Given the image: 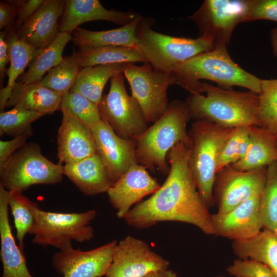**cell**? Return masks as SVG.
Returning <instances> with one entry per match:
<instances>
[{"label":"cell","mask_w":277,"mask_h":277,"mask_svg":"<svg viewBox=\"0 0 277 277\" xmlns=\"http://www.w3.org/2000/svg\"><path fill=\"white\" fill-rule=\"evenodd\" d=\"M29 199L22 192H10L8 204L14 219L18 246L23 252L24 238L29 234L34 222V217L28 204Z\"/></svg>","instance_id":"obj_35"},{"label":"cell","mask_w":277,"mask_h":277,"mask_svg":"<svg viewBox=\"0 0 277 277\" xmlns=\"http://www.w3.org/2000/svg\"><path fill=\"white\" fill-rule=\"evenodd\" d=\"M71 39L72 34L60 32L30 62L27 71L19 77L20 82L24 84L39 82L46 73L62 61L64 49Z\"/></svg>","instance_id":"obj_30"},{"label":"cell","mask_w":277,"mask_h":277,"mask_svg":"<svg viewBox=\"0 0 277 277\" xmlns=\"http://www.w3.org/2000/svg\"><path fill=\"white\" fill-rule=\"evenodd\" d=\"M274 232H276L277 233V223L276 224V226H275V229L274 230Z\"/></svg>","instance_id":"obj_46"},{"label":"cell","mask_w":277,"mask_h":277,"mask_svg":"<svg viewBox=\"0 0 277 277\" xmlns=\"http://www.w3.org/2000/svg\"><path fill=\"white\" fill-rule=\"evenodd\" d=\"M34 224L29 234L33 236L32 243L63 250L72 246V241L83 243L94 237V229L90 225L96 212L91 209L80 213L46 211L29 200Z\"/></svg>","instance_id":"obj_7"},{"label":"cell","mask_w":277,"mask_h":277,"mask_svg":"<svg viewBox=\"0 0 277 277\" xmlns=\"http://www.w3.org/2000/svg\"><path fill=\"white\" fill-rule=\"evenodd\" d=\"M153 18L142 16L135 31L138 50L153 69L171 73L180 64L215 47L211 39L199 36L196 38L180 37L157 32L152 29Z\"/></svg>","instance_id":"obj_5"},{"label":"cell","mask_w":277,"mask_h":277,"mask_svg":"<svg viewBox=\"0 0 277 277\" xmlns=\"http://www.w3.org/2000/svg\"><path fill=\"white\" fill-rule=\"evenodd\" d=\"M63 165L42 153L35 143H26L0 167V185L10 192H22L36 184H55L63 179Z\"/></svg>","instance_id":"obj_8"},{"label":"cell","mask_w":277,"mask_h":277,"mask_svg":"<svg viewBox=\"0 0 277 277\" xmlns=\"http://www.w3.org/2000/svg\"><path fill=\"white\" fill-rule=\"evenodd\" d=\"M82 68L77 51L74 49L71 55L64 56L38 83L63 96L70 91Z\"/></svg>","instance_id":"obj_31"},{"label":"cell","mask_w":277,"mask_h":277,"mask_svg":"<svg viewBox=\"0 0 277 277\" xmlns=\"http://www.w3.org/2000/svg\"><path fill=\"white\" fill-rule=\"evenodd\" d=\"M142 16L137 14L129 23L113 29L91 31L78 27L72 33V41L78 47L124 46L138 50L135 31Z\"/></svg>","instance_id":"obj_25"},{"label":"cell","mask_w":277,"mask_h":277,"mask_svg":"<svg viewBox=\"0 0 277 277\" xmlns=\"http://www.w3.org/2000/svg\"><path fill=\"white\" fill-rule=\"evenodd\" d=\"M9 196L10 191L0 185L2 277H33L27 268L24 252L17 245L12 233L8 215Z\"/></svg>","instance_id":"obj_21"},{"label":"cell","mask_w":277,"mask_h":277,"mask_svg":"<svg viewBox=\"0 0 277 277\" xmlns=\"http://www.w3.org/2000/svg\"><path fill=\"white\" fill-rule=\"evenodd\" d=\"M260 195L247 199L226 212L212 214L213 234L235 241L250 238L259 232L263 228Z\"/></svg>","instance_id":"obj_16"},{"label":"cell","mask_w":277,"mask_h":277,"mask_svg":"<svg viewBox=\"0 0 277 277\" xmlns=\"http://www.w3.org/2000/svg\"><path fill=\"white\" fill-rule=\"evenodd\" d=\"M45 1V0L16 1L18 8V16L15 23L16 31L36 12Z\"/></svg>","instance_id":"obj_42"},{"label":"cell","mask_w":277,"mask_h":277,"mask_svg":"<svg viewBox=\"0 0 277 277\" xmlns=\"http://www.w3.org/2000/svg\"><path fill=\"white\" fill-rule=\"evenodd\" d=\"M169 261L153 251L145 241L128 235L117 243L106 277H142L168 269Z\"/></svg>","instance_id":"obj_13"},{"label":"cell","mask_w":277,"mask_h":277,"mask_svg":"<svg viewBox=\"0 0 277 277\" xmlns=\"http://www.w3.org/2000/svg\"><path fill=\"white\" fill-rule=\"evenodd\" d=\"M77 53L82 68L115 63L148 62L137 49L124 46L81 47Z\"/></svg>","instance_id":"obj_29"},{"label":"cell","mask_w":277,"mask_h":277,"mask_svg":"<svg viewBox=\"0 0 277 277\" xmlns=\"http://www.w3.org/2000/svg\"><path fill=\"white\" fill-rule=\"evenodd\" d=\"M249 128L250 139L246 153L242 160L231 165L242 171L266 167L277 161V135L261 126Z\"/></svg>","instance_id":"obj_24"},{"label":"cell","mask_w":277,"mask_h":277,"mask_svg":"<svg viewBox=\"0 0 277 277\" xmlns=\"http://www.w3.org/2000/svg\"><path fill=\"white\" fill-rule=\"evenodd\" d=\"M160 186L146 167L135 164L113 183L107 193L117 217L124 219L133 205L154 193Z\"/></svg>","instance_id":"obj_17"},{"label":"cell","mask_w":277,"mask_h":277,"mask_svg":"<svg viewBox=\"0 0 277 277\" xmlns=\"http://www.w3.org/2000/svg\"><path fill=\"white\" fill-rule=\"evenodd\" d=\"M266 167L239 171L231 165L216 174L214 186V203L217 213H225L247 199L261 194L266 180Z\"/></svg>","instance_id":"obj_12"},{"label":"cell","mask_w":277,"mask_h":277,"mask_svg":"<svg viewBox=\"0 0 277 277\" xmlns=\"http://www.w3.org/2000/svg\"><path fill=\"white\" fill-rule=\"evenodd\" d=\"M18 8L16 1H1L0 2V29L9 32L15 30L18 16Z\"/></svg>","instance_id":"obj_40"},{"label":"cell","mask_w":277,"mask_h":277,"mask_svg":"<svg viewBox=\"0 0 277 277\" xmlns=\"http://www.w3.org/2000/svg\"><path fill=\"white\" fill-rule=\"evenodd\" d=\"M62 95L38 82L24 84L16 82L6 107H19L44 115L60 109Z\"/></svg>","instance_id":"obj_23"},{"label":"cell","mask_w":277,"mask_h":277,"mask_svg":"<svg viewBox=\"0 0 277 277\" xmlns=\"http://www.w3.org/2000/svg\"><path fill=\"white\" fill-rule=\"evenodd\" d=\"M148 123H154L165 112L168 104L167 90L176 84L172 73L153 69L148 62L141 66L127 63L123 72Z\"/></svg>","instance_id":"obj_11"},{"label":"cell","mask_w":277,"mask_h":277,"mask_svg":"<svg viewBox=\"0 0 277 277\" xmlns=\"http://www.w3.org/2000/svg\"><path fill=\"white\" fill-rule=\"evenodd\" d=\"M32 129L15 136L9 141H0V167L2 166L8 159L15 152L24 146L27 139L31 136Z\"/></svg>","instance_id":"obj_41"},{"label":"cell","mask_w":277,"mask_h":277,"mask_svg":"<svg viewBox=\"0 0 277 277\" xmlns=\"http://www.w3.org/2000/svg\"><path fill=\"white\" fill-rule=\"evenodd\" d=\"M66 110L89 127L101 120L98 105L77 92L62 96L60 110Z\"/></svg>","instance_id":"obj_36"},{"label":"cell","mask_w":277,"mask_h":277,"mask_svg":"<svg viewBox=\"0 0 277 277\" xmlns=\"http://www.w3.org/2000/svg\"><path fill=\"white\" fill-rule=\"evenodd\" d=\"M142 277H176V274L173 270L167 269L152 271Z\"/></svg>","instance_id":"obj_44"},{"label":"cell","mask_w":277,"mask_h":277,"mask_svg":"<svg viewBox=\"0 0 277 277\" xmlns=\"http://www.w3.org/2000/svg\"><path fill=\"white\" fill-rule=\"evenodd\" d=\"M113 240L95 249L82 251L72 246L56 252L52 259L55 270L63 277H101L106 275L112 263Z\"/></svg>","instance_id":"obj_15"},{"label":"cell","mask_w":277,"mask_h":277,"mask_svg":"<svg viewBox=\"0 0 277 277\" xmlns=\"http://www.w3.org/2000/svg\"><path fill=\"white\" fill-rule=\"evenodd\" d=\"M127 63H115L83 68L70 92L80 93L98 105L107 81L123 73Z\"/></svg>","instance_id":"obj_28"},{"label":"cell","mask_w":277,"mask_h":277,"mask_svg":"<svg viewBox=\"0 0 277 277\" xmlns=\"http://www.w3.org/2000/svg\"><path fill=\"white\" fill-rule=\"evenodd\" d=\"M233 128L195 121L188 135L191 142L189 164L198 191L209 208L214 203L213 186L221 148Z\"/></svg>","instance_id":"obj_6"},{"label":"cell","mask_w":277,"mask_h":277,"mask_svg":"<svg viewBox=\"0 0 277 277\" xmlns=\"http://www.w3.org/2000/svg\"><path fill=\"white\" fill-rule=\"evenodd\" d=\"M61 111L63 117L57 136L58 163L73 164L96 154L89 127L68 111Z\"/></svg>","instance_id":"obj_18"},{"label":"cell","mask_w":277,"mask_h":277,"mask_svg":"<svg viewBox=\"0 0 277 277\" xmlns=\"http://www.w3.org/2000/svg\"><path fill=\"white\" fill-rule=\"evenodd\" d=\"M189 155L190 148L182 143L168 151L170 170L165 181L150 197L130 210L124 218L129 226L144 229L161 222L176 221L213 234L212 214L198 191L189 167Z\"/></svg>","instance_id":"obj_1"},{"label":"cell","mask_w":277,"mask_h":277,"mask_svg":"<svg viewBox=\"0 0 277 277\" xmlns=\"http://www.w3.org/2000/svg\"><path fill=\"white\" fill-rule=\"evenodd\" d=\"M63 174L86 195L107 192L113 184L97 153L75 163L65 164Z\"/></svg>","instance_id":"obj_22"},{"label":"cell","mask_w":277,"mask_h":277,"mask_svg":"<svg viewBox=\"0 0 277 277\" xmlns=\"http://www.w3.org/2000/svg\"><path fill=\"white\" fill-rule=\"evenodd\" d=\"M255 0H205L188 18L197 26L200 36L212 40L215 46H227L235 26L245 22Z\"/></svg>","instance_id":"obj_10"},{"label":"cell","mask_w":277,"mask_h":277,"mask_svg":"<svg viewBox=\"0 0 277 277\" xmlns=\"http://www.w3.org/2000/svg\"><path fill=\"white\" fill-rule=\"evenodd\" d=\"M6 32L10 64L6 71L8 77L7 85L5 88L1 89V112L4 111L17 78L24 73L27 66H28L30 62L43 50L33 49L19 40L17 37L15 30Z\"/></svg>","instance_id":"obj_27"},{"label":"cell","mask_w":277,"mask_h":277,"mask_svg":"<svg viewBox=\"0 0 277 277\" xmlns=\"http://www.w3.org/2000/svg\"><path fill=\"white\" fill-rule=\"evenodd\" d=\"M97 153L114 183L132 165L138 164L135 154L136 141L119 136L106 122L101 120L89 127Z\"/></svg>","instance_id":"obj_14"},{"label":"cell","mask_w":277,"mask_h":277,"mask_svg":"<svg viewBox=\"0 0 277 277\" xmlns=\"http://www.w3.org/2000/svg\"><path fill=\"white\" fill-rule=\"evenodd\" d=\"M276 145H277V140H276Z\"/></svg>","instance_id":"obj_48"},{"label":"cell","mask_w":277,"mask_h":277,"mask_svg":"<svg viewBox=\"0 0 277 277\" xmlns=\"http://www.w3.org/2000/svg\"><path fill=\"white\" fill-rule=\"evenodd\" d=\"M175 83L191 94H202L200 80L216 83L226 89L236 86L259 94L262 80L244 70L229 55L227 46L219 45L178 65L172 72Z\"/></svg>","instance_id":"obj_3"},{"label":"cell","mask_w":277,"mask_h":277,"mask_svg":"<svg viewBox=\"0 0 277 277\" xmlns=\"http://www.w3.org/2000/svg\"><path fill=\"white\" fill-rule=\"evenodd\" d=\"M45 115L43 114L14 107L0 114V134L16 136L32 129L31 124Z\"/></svg>","instance_id":"obj_37"},{"label":"cell","mask_w":277,"mask_h":277,"mask_svg":"<svg viewBox=\"0 0 277 277\" xmlns=\"http://www.w3.org/2000/svg\"><path fill=\"white\" fill-rule=\"evenodd\" d=\"M65 5L64 0H45L16 31L18 38L35 49L42 50L46 47L60 33L58 21L63 14Z\"/></svg>","instance_id":"obj_19"},{"label":"cell","mask_w":277,"mask_h":277,"mask_svg":"<svg viewBox=\"0 0 277 277\" xmlns=\"http://www.w3.org/2000/svg\"><path fill=\"white\" fill-rule=\"evenodd\" d=\"M227 271L235 277H277V274L266 265L249 259H235Z\"/></svg>","instance_id":"obj_38"},{"label":"cell","mask_w":277,"mask_h":277,"mask_svg":"<svg viewBox=\"0 0 277 277\" xmlns=\"http://www.w3.org/2000/svg\"><path fill=\"white\" fill-rule=\"evenodd\" d=\"M259 19L277 22V0H255L247 22Z\"/></svg>","instance_id":"obj_39"},{"label":"cell","mask_w":277,"mask_h":277,"mask_svg":"<svg viewBox=\"0 0 277 277\" xmlns=\"http://www.w3.org/2000/svg\"><path fill=\"white\" fill-rule=\"evenodd\" d=\"M260 208L263 228L274 231L277 223V161L266 167Z\"/></svg>","instance_id":"obj_32"},{"label":"cell","mask_w":277,"mask_h":277,"mask_svg":"<svg viewBox=\"0 0 277 277\" xmlns=\"http://www.w3.org/2000/svg\"><path fill=\"white\" fill-rule=\"evenodd\" d=\"M10 62L9 53L6 32L1 31L0 32V77L1 82L3 81L4 77L6 74V66Z\"/></svg>","instance_id":"obj_43"},{"label":"cell","mask_w":277,"mask_h":277,"mask_svg":"<svg viewBox=\"0 0 277 277\" xmlns=\"http://www.w3.org/2000/svg\"><path fill=\"white\" fill-rule=\"evenodd\" d=\"M190 118L186 102L174 100L169 103L164 114L135 138L137 163L152 172L157 169L164 175L168 174V151L180 143L191 147L186 128Z\"/></svg>","instance_id":"obj_4"},{"label":"cell","mask_w":277,"mask_h":277,"mask_svg":"<svg viewBox=\"0 0 277 277\" xmlns=\"http://www.w3.org/2000/svg\"><path fill=\"white\" fill-rule=\"evenodd\" d=\"M259 96L260 126L277 135V78L262 80Z\"/></svg>","instance_id":"obj_33"},{"label":"cell","mask_w":277,"mask_h":277,"mask_svg":"<svg viewBox=\"0 0 277 277\" xmlns=\"http://www.w3.org/2000/svg\"><path fill=\"white\" fill-rule=\"evenodd\" d=\"M137 14L131 11L107 9L98 0H66L60 31L72 34L80 25L94 21H106L123 26L133 21Z\"/></svg>","instance_id":"obj_20"},{"label":"cell","mask_w":277,"mask_h":277,"mask_svg":"<svg viewBox=\"0 0 277 277\" xmlns=\"http://www.w3.org/2000/svg\"><path fill=\"white\" fill-rule=\"evenodd\" d=\"M270 41L274 55L277 57V27L270 31Z\"/></svg>","instance_id":"obj_45"},{"label":"cell","mask_w":277,"mask_h":277,"mask_svg":"<svg viewBox=\"0 0 277 277\" xmlns=\"http://www.w3.org/2000/svg\"><path fill=\"white\" fill-rule=\"evenodd\" d=\"M215 277H225L224 276H215Z\"/></svg>","instance_id":"obj_47"},{"label":"cell","mask_w":277,"mask_h":277,"mask_svg":"<svg viewBox=\"0 0 277 277\" xmlns=\"http://www.w3.org/2000/svg\"><path fill=\"white\" fill-rule=\"evenodd\" d=\"M234 254L241 259L263 263L277 274V233L264 229L245 240L233 241Z\"/></svg>","instance_id":"obj_26"},{"label":"cell","mask_w":277,"mask_h":277,"mask_svg":"<svg viewBox=\"0 0 277 277\" xmlns=\"http://www.w3.org/2000/svg\"><path fill=\"white\" fill-rule=\"evenodd\" d=\"M98 107L101 120L123 138L135 139L148 128L138 102L126 91L123 73L111 77L109 91Z\"/></svg>","instance_id":"obj_9"},{"label":"cell","mask_w":277,"mask_h":277,"mask_svg":"<svg viewBox=\"0 0 277 277\" xmlns=\"http://www.w3.org/2000/svg\"><path fill=\"white\" fill-rule=\"evenodd\" d=\"M249 127H239L233 129L220 150L217 172L244 157L249 143Z\"/></svg>","instance_id":"obj_34"},{"label":"cell","mask_w":277,"mask_h":277,"mask_svg":"<svg viewBox=\"0 0 277 277\" xmlns=\"http://www.w3.org/2000/svg\"><path fill=\"white\" fill-rule=\"evenodd\" d=\"M202 92L186 102L190 118L204 120L224 128L259 126V94L223 89L201 82Z\"/></svg>","instance_id":"obj_2"}]
</instances>
